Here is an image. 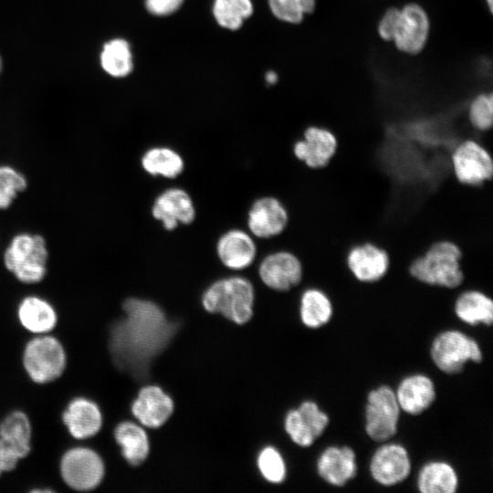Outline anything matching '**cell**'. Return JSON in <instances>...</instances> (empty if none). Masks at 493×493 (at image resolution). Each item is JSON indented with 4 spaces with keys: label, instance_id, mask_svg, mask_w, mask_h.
<instances>
[{
    "label": "cell",
    "instance_id": "obj_1",
    "mask_svg": "<svg viewBox=\"0 0 493 493\" xmlns=\"http://www.w3.org/2000/svg\"><path fill=\"white\" fill-rule=\"evenodd\" d=\"M122 309L123 318L110 330L109 349L120 369L136 374L163 349L173 329L163 310L152 301L130 298Z\"/></svg>",
    "mask_w": 493,
    "mask_h": 493
},
{
    "label": "cell",
    "instance_id": "obj_2",
    "mask_svg": "<svg viewBox=\"0 0 493 493\" xmlns=\"http://www.w3.org/2000/svg\"><path fill=\"white\" fill-rule=\"evenodd\" d=\"M461 257L462 251L456 243L438 240L411 262L408 272L414 278L428 286L459 288L465 280L460 266Z\"/></svg>",
    "mask_w": 493,
    "mask_h": 493
},
{
    "label": "cell",
    "instance_id": "obj_3",
    "mask_svg": "<svg viewBox=\"0 0 493 493\" xmlns=\"http://www.w3.org/2000/svg\"><path fill=\"white\" fill-rule=\"evenodd\" d=\"M4 266L24 284L41 282L47 272L48 249L45 238L29 232L15 235L3 255Z\"/></svg>",
    "mask_w": 493,
    "mask_h": 493
},
{
    "label": "cell",
    "instance_id": "obj_4",
    "mask_svg": "<svg viewBox=\"0 0 493 493\" xmlns=\"http://www.w3.org/2000/svg\"><path fill=\"white\" fill-rule=\"evenodd\" d=\"M202 302L208 312L220 313L236 324H245L253 315L254 288L241 277L220 279L205 290Z\"/></svg>",
    "mask_w": 493,
    "mask_h": 493
},
{
    "label": "cell",
    "instance_id": "obj_5",
    "mask_svg": "<svg viewBox=\"0 0 493 493\" xmlns=\"http://www.w3.org/2000/svg\"><path fill=\"white\" fill-rule=\"evenodd\" d=\"M430 357L435 367L447 375L460 373L468 362L479 363L483 351L479 343L462 330L439 332L430 345Z\"/></svg>",
    "mask_w": 493,
    "mask_h": 493
},
{
    "label": "cell",
    "instance_id": "obj_6",
    "mask_svg": "<svg viewBox=\"0 0 493 493\" xmlns=\"http://www.w3.org/2000/svg\"><path fill=\"white\" fill-rule=\"evenodd\" d=\"M401 409L394 390L387 384L372 389L364 407V430L374 442L390 441L397 433Z\"/></svg>",
    "mask_w": 493,
    "mask_h": 493
},
{
    "label": "cell",
    "instance_id": "obj_7",
    "mask_svg": "<svg viewBox=\"0 0 493 493\" xmlns=\"http://www.w3.org/2000/svg\"><path fill=\"white\" fill-rule=\"evenodd\" d=\"M22 362L33 382L47 383L63 373L67 357L63 345L57 338L42 335L26 343Z\"/></svg>",
    "mask_w": 493,
    "mask_h": 493
},
{
    "label": "cell",
    "instance_id": "obj_8",
    "mask_svg": "<svg viewBox=\"0 0 493 493\" xmlns=\"http://www.w3.org/2000/svg\"><path fill=\"white\" fill-rule=\"evenodd\" d=\"M456 180L465 185L479 186L493 180V155L479 141L466 138L450 153Z\"/></svg>",
    "mask_w": 493,
    "mask_h": 493
},
{
    "label": "cell",
    "instance_id": "obj_9",
    "mask_svg": "<svg viewBox=\"0 0 493 493\" xmlns=\"http://www.w3.org/2000/svg\"><path fill=\"white\" fill-rule=\"evenodd\" d=\"M64 482L78 491L97 488L104 477L105 467L100 456L91 448L77 446L64 453L60 460Z\"/></svg>",
    "mask_w": 493,
    "mask_h": 493
},
{
    "label": "cell",
    "instance_id": "obj_10",
    "mask_svg": "<svg viewBox=\"0 0 493 493\" xmlns=\"http://www.w3.org/2000/svg\"><path fill=\"white\" fill-rule=\"evenodd\" d=\"M369 470L372 478L383 487L404 482L412 470V461L405 446L386 441L373 452Z\"/></svg>",
    "mask_w": 493,
    "mask_h": 493
},
{
    "label": "cell",
    "instance_id": "obj_11",
    "mask_svg": "<svg viewBox=\"0 0 493 493\" xmlns=\"http://www.w3.org/2000/svg\"><path fill=\"white\" fill-rule=\"evenodd\" d=\"M329 424L327 413L314 401L307 400L287 414L284 428L293 443L309 447L322 435Z\"/></svg>",
    "mask_w": 493,
    "mask_h": 493
},
{
    "label": "cell",
    "instance_id": "obj_12",
    "mask_svg": "<svg viewBox=\"0 0 493 493\" xmlns=\"http://www.w3.org/2000/svg\"><path fill=\"white\" fill-rule=\"evenodd\" d=\"M338 148L336 135L330 129L309 125L303 130L301 138L296 140L291 150L297 160L310 169L324 168Z\"/></svg>",
    "mask_w": 493,
    "mask_h": 493
},
{
    "label": "cell",
    "instance_id": "obj_13",
    "mask_svg": "<svg viewBox=\"0 0 493 493\" xmlns=\"http://www.w3.org/2000/svg\"><path fill=\"white\" fill-rule=\"evenodd\" d=\"M303 265L299 257L288 250L269 254L259 266V277L268 288L288 292L303 282Z\"/></svg>",
    "mask_w": 493,
    "mask_h": 493
},
{
    "label": "cell",
    "instance_id": "obj_14",
    "mask_svg": "<svg viewBox=\"0 0 493 493\" xmlns=\"http://www.w3.org/2000/svg\"><path fill=\"white\" fill-rule=\"evenodd\" d=\"M346 263L356 280L374 283L387 273L390 257L383 247L372 242H363L353 246L348 251Z\"/></svg>",
    "mask_w": 493,
    "mask_h": 493
},
{
    "label": "cell",
    "instance_id": "obj_15",
    "mask_svg": "<svg viewBox=\"0 0 493 493\" xmlns=\"http://www.w3.org/2000/svg\"><path fill=\"white\" fill-rule=\"evenodd\" d=\"M429 19L425 11L416 4L399 9V17L393 37L396 47L407 54L419 53L426 44Z\"/></svg>",
    "mask_w": 493,
    "mask_h": 493
},
{
    "label": "cell",
    "instance_id": "obj_16",
    "mask_svg": "<svg viewBox=\"0 0 493 493\" xmlns=\"http://www.w3.org/2000/svg\"><path fill=\"white\" fill-rule=\"evenodd\" d=\"M316 468L325 483L343 487L357 475L356 453L348 446H330L320 454Z\"/></svg>",
    "mask_w": 493,
    "mask_h": 493
},
{
    "label": "cell",
    "instance_id": "obj_17",
    "mask_svg": "<svg viewBox=\"0 0 493 493\" xmlns=\"http://www.w3.org/2000/svg\"><path fill=\"white\" fill-rule=\"evenodd\" d=\"M288 223V210L275 197L257 200L248 212V228L257 237L278 236L287 229Z\"/></svg>",
    "mask_w": 493,
    "mask_h": 493
},
{
    "label": "cell",
    "instance_id": "obj_18",
    "mask_svg": "<svg viewBox=\"0 0 493 493\" xmlns=\"http://www.w3.org/2000/svg\"><path fill=\"white\" fill-rule=\"evenodd\" d=\"M394 393L401 411L413 416L425 412L436 399L435 383L420 372L404 377Z\"/></svg>",
    "mask_w": 493,
    "mask_h": 493
},
{
    "label": "cell",
    "instance_id": "obj_19",
    "mask_svg": "<svg viewBox=\"0 0 493 493\" xmlns=\"http://www.w3.org/2000/svg\"><path fill=\"white\" fill-rule=\"evenodd\" d=\"M173 412V402L160 387L145 386L131 404V413L144 426H162Z\"/></svg>",
    "mask_w": 493,
    "mask_h": 493
},
{
    "label": "cell",
    "instance_id": "obj_20",
    "mask_svg": "<svg viewBox=\"0 0 493 493\" xmlns=\"http://www.w3.org/2000/svg\"><path fill=\"white\" fill-rule=\"evenodd\" d=\"M152 213L167 230H173L179 224L188 225L195 216L191 197L179 188H171L162 193L154 201Z\"/></svg>",
    "mask_w": 493,
    "mask_h": 493
},
{
    "label": "cell",
    "instance_id": "obj_21",
    "mask_svg": "<svg viewBox=\"0 0 493 493\" xmlns=\"http://www.w3.org/2000/svg\"><path fill=\"white\" fill-rule=\"evenodd\" d=\"M62 420L69 434L76 439L95 435L102 425L100 407L86 397L72 399L62 414Z\"/></svg>",
    "mask_w": 493,
    "mask_h": 493
},
{
    "label": "cell",
    "instance_id": "obj_22",
    "mask_svg": "<svg viewBox=\"0 0 493 493\" xmlns=\"http://www.w3.org/2000/svg\"><path fill=\"white\" fill-rule=\"evenodd\" d=\"M452 310L461 322L470 326H491L493 322V299L477 288L461 289L454 299Z\"/></svg>",
    "mask_w": 493,
    "mask_h": 493
},
{
    "label": "cell",
    "instance_id": "obj_23",
    "mask_svg": "<svg viewBox=\"0 0 493 493\" xmlns=\"http://www.w3.org/2000/svg\"><path fill=\"white\" fill-rule=\"evenodd\" d=\"M216 251L220 261L235 270L250 266L257 253L251 236L238 229L224 234L217 242Z\"/></svg>",
    "mask_w": 493,
    "mask_h": 493
},
{
    "label": "cell",
    "instance_id": "obj_24",
    "mask_svg": "<svg viewBox=\"0 0 493 493\" xmlns=\"http://www.w3.org/2000/svg\"><path fill=\"white\" fill-rule=\"evenodd\" d=\"M335 306L330 295L320 288L309 286L303 289L299 301V313L303 325L320 329L332 319Z\"/></svg>",
    "mask_w": 493,
    "mask_h": 493
},
{
    "label": "cell",
    "instance_id": "obj_25",
    "mask_svg": "<svg viewBox=\"0 0 493 493\" xmlns=\"http://www.w3.org/2000/svg\"><path fill=\"white\" fill-rule=\"evenodd\" d=\"M17 317L25 329L37 334L51 331L58 321L57 311L51 303L36 295L26 296L19 302Z\"/></svg>",
    "mask_w": 493,
    "mask_h": 493
},
{
    "label": "cell",
    "instance_id": "obj_26",
    "mask_svg": "<svg viewBox=\"0 0 493 493\" xmlns=\"http://www.w3.org/2000/svg\"><path fill=\"white\" fill-rule=\"evenodd\" d=\"M459 477L455 467L443 460L425 463L418 471L416 488L422 493H455Z\"/></svg>",
    "mask_w": 493,
    "mask_h": 493
},
{
    "label": "cell",
    "instance_id": "obj_27",
    "mask_svg": "<svg viewBox=\"0 0 493 493\" xmlns=\"http://www.w3.org/2000/svg\"><path fill=\"white\" fill-rule=\"evenodd\" d=\"M101 69L110 77L121 79L133 70V57L130 43L121 37L106 41L100 51Z\"/></svg>",
    "mask_w": 493,
    "mask_h": 493
},
{
    "label": "cell",
    "instance_id": "obj_28",
    "mask_svg": "<svg viewBox=\"0 0 493 493\" xmlns=\"http://www.w3.org/2000/svg\"><path fill=\"white\" fill-rule=\"evenodd\" d=\"M114 437L121 449L124 459L131 466L142 464L150 451L149 439L146 432L140 425L124 421L114 430Z\"/></svg>",
    "mask_w": 493,
    "mask_h": 493
},
{
    "label": "cell",
    "instance_id": "obj_29",
    "mask_svg": "<svg viewBox=\"0 0 493 493\" xmlns=\"http://www.w3.org/2000/svg\"><path fill=\"white\" fill-rule=\"evenodd\" d=\"M31 436L30 421L22 411L10 413L0 424V438L14 447L21 458L31 450Z\"/></svg>",
    "mask_w": 493,
    "mask_h": 493
},
{
    "label": "cell",
    "instance_id": "obj_30",
    "mask_svg": "<svg viewBox=\"0 0 493 493\" xmlns=\"http://www.w3.org/2000/svg\"><path fill=\"white\" fill-rule=\"evenodd\" d=\"M142 168L152 175L174 178L184 170V160L172 149L156 147L148 150L142 158Z\"/></svg>",
    "mask_w": 493,
    "mask_h": 493
},
{
    "label": "cell",
    "instance_id": "obj_31",
    "mask_svg": "<svg viewBox=\"0 0 493 493\" xmlns=\"http://www.w3.org/2000/svg\"><path fill=\"white\" fill-rule=\"evenodd\" d=\"M251 0H215L213 15L217 24L229 30L241 27L245 19L253 14Z\"/></svg>",
    "mask_w": 493,
    "mask_h": 493
},
{
    "label": "cell",
    "instance_id": "obj_32",
    "mask_svg": "<svg viewBox=\"0 0 493 493\" xmlns=\"http://www.w3.org/2000/svg\"><path fill=\"white\" fill-rule=\"evenodd\" d=\"M27 187L23 173L9 164H0V210L9 208Z\"/></svg>",
    "mask_w": 493,
    "mask_h": 493
},
{
    "label": "cell",
    "instance_id": "obj_33",
    "mask_svg": "<svg viewBox=\"0 0 493 493\" xmlns=\"http://www.w3.org/2000/svg\"><path fill=\"white\" fill-rule=\"evenodd\" d=\"M467 117L470 127L480 133L493 128V99L491 94H480L469 104Z\"/></svg>",
    "mask_w": 493,
    "mask_h": 493
},
{
    "label": "cell",
    "instance_id": "obj_34",
    "mask_svg": "<svg viewBox=\"0 0 493 493\" xmlns=\"http://www.w3.org/2000/svg\"><path fill=\"white\" fill-rule=\"evenodd\" d=\"M262 476L271 483H281L286 477V465L280 453L274 447L264 448L257 458Z\"/></svg>",
    "mask_w": 493,
    "mask_h": 493
},
{
    "label": "cell",
    "instance_id": "obj_35",
    "mask_svg": "<svg viewBox=\"0 0 493 493\" xmlns=\"http://www.w3.org/2000/svg\"><path fill=\"white\" fill-rule=\"evenodd\" d=\"M272 14L281 21L298 24L302 21L304 13L294 0H268Z\"/></svg>",
    "mask_w": 493,
    "mask_h": 493
},
{
    "label": "cell",
    "instance_id": "obj_36",
    "mask_svg": "<svg viewBox=\"0 0 493 493\" xmlns=\"http://www.w3.org/2000/svg\"><path fill=\"white\" fill-rule=\"evenodd\" d=\"M184 0H145L147 11L154 16H168L177 11Z\"/></svg>",
    "mask_w": 493,
    "mask_h": 493
},
{
    "label": "cell",
    "instance_id": "obj_37",
    "mask_svg": "<svg viewBox=\"0 0 493 493\" xmlns=\"http://www.w3.org/2000/svg\"><path fill=\"white\" fill-rule=\"evenodd\" d=\"M399 9L391 8L384 13L378 25V33L384 40H393L397 21Z\"/></svg>",
    "mask_w": 493,
    "mask_h": 493
},
{
    "label": "cell",
    "instance_id": "obj_38",
    "mask_svg": "<svg viewBox=\"0 0 493 493\" xmlns=\"http://www.w3.org/2000/svg\"><path fill=\"white\" fill-rule=\"evenodd\" d=\"M20 459L15 448L0 438V476L15 469Z\"/></svg>",
    "mask_w": 493,
    "mask_h": 493
},
{
    "label": "cell",
    "instance_id": "obj_39",
    "mask_svg": "<svg viewBox=\"0 0 493 493\" xmlns=\"http://www.w3.org/2000/svg\"><path fill=\"white\" fill-rule=\"evenodd\" d=\"M294 1L298 4V5L301 9V11L304 13V15L311 13L315 8L316 0H294Z\"/></svg>",
    "mask_w": 493,
    "mask_h": 493
},
{
    "label": "cell",
    "instance_id": "obj_40",
    "mask_svg": "<svg viewBox=\"0 0 493 493\" xmlns=\"http://www.w3.org/2000/svg\"><path fill=\"white\" fill-rule=\"evenodd\" d=\"M266 80L268 84H275L278 80V75L274 71H268L266 75Z\"/></svg>",
    "mask_w": 493,
    "mask_h": 493
},
{
    "label": "cell",
    "instance_id": "obj_41",
    "mask_svg": "<svg viewBox=\"0 0 493 493\" xmlns=\"http://www.w3.org/2000/svg\"><path fill=\"white\" fill-rule=\"evenodd\" d=\"M3 65H4L3 58H2V57H1V55H0V73H1L2 70H3Z\"/></svg>",
    "mask_w": 493,
    "mask_h": 493
},
{
    "label": "cell",
    "instance_id": "obj_42",
    "mask_svg": "<svg viewBox=\"0 0 493 493\" xmlns=\"http://www.w3.org/2000/svg\"><path fill=\"white\" fill-rule=\"evenodd\" d=\"M489 9L492 10V0H487Z\"/></svg>",
    "mask_w": 493,
    "mask_h": 493
}]
</instances>
